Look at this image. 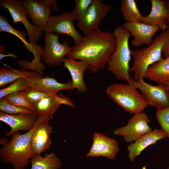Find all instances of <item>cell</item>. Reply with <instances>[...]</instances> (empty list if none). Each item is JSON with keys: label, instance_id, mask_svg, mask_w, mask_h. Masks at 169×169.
Instances as JSON below:
<instances>
[{"label": "cell", "instance_id": "28", "mask_svg": "<svg viewBox=\"0 0 169 169\" xmlns=\"http://www.w3.org/2000/svg\"><path fill=\"white\" fill-rule=\"evenodd\" d=\"M29 87L26 79H19L12 82L8 86L0 89V99L10 94L24 90Z\"/></svg>", "mask_w": 169, "mask_h": 169}, {"label": "cell", "instance_id": "38", "mask_svg": "<svg viewBox=\"0 0 169 169\" xmlns=\"http://www.w3.org/2000/svg\"><path fill=\"white\" fill-rule=\"evenodd\" d=\"M0 51L1 53L4 54L7 52V51L6 50L5 48L3 46L0 45Z\"/></svg>", "mask_w": 169, "mask_h": 169}, {"label": "cell", "instance_id": "33", "mask_svg": "<svg viewBox=\"0 0 169 169\" xmlns=\"http://www.w3.org/2000/svg\"><path fill=\"white\" fill-rule=\"evenodd\" d=\"M39 2L47 7H52L54 11H57L58 10L59 6L56 0H40Z\"/></svg>", "mask_w": 169, "mask_h": 169}, {"label": "cell", "instance_id": "26", "mask_svg": "<svg viewBox=\"0 0 169 169\" xmlns=\"http://www.w3.org/2000/svg\"><path fill=\"white\" fill-rule=\"evenodd\" d=\"M120 10L127 22H142L144 16L140 13L135 0H122Z\"/></svg>", "mask_w": 169, "mask_h": 169}, {"label": "cell", "instance_id": "25", "mask_svg": "<svg viewBox=\"0 0 169 169\" xmlns=\"http://www.w3.org/2000/svg\"><path fill=\"white\" fill-rule=\"evenodd\" d=\"M0 31L8 33L18 37L23 42L26 49L33 55L39 47V45L35 43L28 42L25 38L27 35L26 32L18 30L13 28L8 23L7 18L1 15L0 16Z\"/></svg>", "mask_w": 169, "mask_h": 169}, {"label": "cell", "instance_id": "35", "mask_svg": "<svg viewBox=\"0 0 169 169\" xmlns=\"http://www.w3.org/2000/svg\"><path fill=\"white\" fill-rule=\"evenodd\" d=\"M6 57H11L13 58H17V56L15 55L13 53H9L8 54H3L1 53L0 54V60L1 61L3 58Z\"/></svg>", "mask_w": 169, "mask_h": 169}, {"label": "cell", "instance_id": "7", "mask_svg": "<svg viewBox=\"0 0 169 169\" xmlns=\"http://www.w3.org/2000/svg\"><path fill=\"white\" fill-rule=\"evenodd\" d=\"M74 20L72 13L66 11L58 16L51 15L43 32L45 34L54 33L69 35L73 39L75 45H77L83 40L84 36L77 30L74 25Z\"/></svg>", "mask_w": 169, "mask_h": 169}, {"label": "cell", "instance_id": "12", "mask_svg": "<svg viewBox=\"0 0 169 169\" xmlns=\"http://www.w3.org/2000/svg\"><path fill=\"white\" fill-rule=\"evenodd\" d=\"M122 26L133 37L131 43L135 47H139L143 44L151 45L154 36L160 29L158 26L147 25L142 22L126 21Z\"/></svg>", "mask_w": 169, "mask_h": 169}, {"label": "cell", "instance_id": "29", "mask_svg": "<svg viewBox=\"0 0 169 169\" xmlns=\"http://www.w3.org/2000/svg\"><path fill=\"white\" fill-rule=\"evenodd\" d=\"M156 116L161 130L166 137L169 138V106L162 109L157 110Z\"/></svg>", "mask_w": 169, "mask_h": 169}, {"label": "cell", "instance_id": "27", "mask_svg": "<svg viewBox=\"0 0 169 169\" xmlns=\"http://www.w3.org/2000/svg\"><path fill=\"white\" fill-rule=\"evenodd\" d=\"M0 111L13 115L19 114H33L32 110L16 105L8 101L4 98L0 100Z\"/></svg>", "mask_w": 169, "mask_h": 169}, {"label": "cell", "instance_id": "30", "mask_svg": "<svg viewBox=\"0 0 169 169\" xmlns=\"http://www.w3.org/2000/svg\"><path fill=\"white\" fill-rule=\"evenodd\" d=\"M21 92L25 99L33 105L42 99L53 95L37 90L31 87Z\"/></svg>", "mask_w": 169, "mask_h": 169}, {"label": "cell", "instance_id": "22", "mask_svg": "<svg viewBox=\"0 0 169 169\" xmlns=\"http://www.w3.org/2000/svg\"><path fill=\"white\" fill-rule=\"evenodd\" d=\"M144 78L158 84L169 83V56L150 66L146 70Z\"/></svg>", "mask_w": 169, "mask_h": 169}, {"label": "cell", "instance_id": "23", "mask_svg": "<svg viewBox=\"0 0 169 169\" xmlns=\"http://www.w3.org/2000/svg\"><path fill=\"white\" fill-rule=\"evenodd\" d=\"M31 169H58L62 167L61 160L54 152L46 153L44 156L35 155L30 160Z\"/></svg>", "mask_w": 169, "mask_h": 169}, {"label": "cell", "instance_id": "20", "mask_svg": "<svg viewBox=\"0 0 169 169\" xmlns=\"http://www.w3.org/2000/svg\"><path fill=\"white\" fill-rule=\"evenodd\" d=\"M166 137L161 129H154L144 135L128 146L127 150L130 161L132 162H134L136 157L146 147Z\"/></svg>", "mask_w": 169, "mask_h": 169}, {"label": "cell", "instance_id": "37", "mask_svg": "<svg viewBox=\"0 0 169 169\" xmlns=\"http://www.w3.org/2000/svg\"><path fill=\"white\" fill-rule=\"evenodd\" d=\"M8 142L7 140L4 138L0 139V143L3 146L6 145Z\"/></svg>", "mask_w": 169, "mask_h": 169}, {"label": "cell", "instance_id": "8", "mask_svg": "<svg viewBox=\"0 0 169 169\" xmlns=\"http://www.w3.org/2000/svg\"><path fill=\"white\" fill-rule=\"evenodd\" d=\"M150 122L146 113L142 112L136 113L128 120L126 125L117 128L114 130L113 133L123 136L126 142L131 143L152 130L149 125Z\"/></svg>", "mask_w": 169, "mask_h": 169}, {"label": "cell", "instance_id": "16", "mask_svg": "<svg viewBox=\"0 0 169 169\" xmlns=\"http://www.w3.org/2000/svg\"><path fill=\"white\" fill-rule=\"evenodd\" d=\"M65 105L73 108L75 106L68 97L62 94H53L45 97L33 105V114L45 115L53 118L54 113L61 105Z\"/></svg>", "mask_w": 169, "mask_h": 169}, {"label": "cell", "instance_id": "14", "mask_svg": "<svg viewBox=\"0 0 169 169\" xmlns=\"http://www.w3.org/2000/svg\"><path fill=\"white\" fill-rule=\"evenodd\" d=\"M38 116L34 114H19L10 115L0 112V120L9 126L10 130L5 133L7 136H11L20 131H28L34 126Z\"/></svg>", "mask_w": 169, "mask_h": 169}, {"label": "cell", "instance_id": "19", "mask_svg": "<svg viewBox=\"0 0 169 169\" xmlns=\"http://www.w3.org/2000/svg\"><path fill=\"white\" fill-rule=\"evenodd\" d=\"M63 63L64 67L67 69L71 76L73 89L81 93L86 92L87 87L84 82V75L85 71L89 69L88 64L83 60L77 61L68 57L64 58Z\"/></svg>", "mask_w": 169, "mask_h": 169}, {"label": "cell", "instance_id": "5", "mask_svg": "<svg viewBox=\"0 0 169 169\" xmlns=\"http://www.w3.org/2000/svg\"><path fill=\"white\" fill-rule=\"evenodd\" d=\"M106 93L112 100L130 114L143 112L148 105L142 94L131 84H112L107 88Z\"/></svg>", "mask_w": 169, "mask_h": 169}, {"label": "cell", "instance_id": "1", "mask_svg": "<svg viewBox=\"0 0 169 169\" xmlns=\"http://www.w3.org/2000/svg\"><path fill=\"white\" fill-rule=\"evenodd\" d=\"M115 47L113 34L99 28L85 35L80 43L73 47L67 57L85 61L89 69L96 73L105 68Z\"/></svg>", "mask_w": 169, "mask_h": 169}, {"label": "cell", "instance_id": "24", "mask_svg": "<svg viewBox=\"0 0 169 169\" xmlns=\"http://www.w3.org/2000/svg\"><path fill=\"white\" fill-rule=\"evenodd\" d=\"M5 65L10 69L0 67V88L20 78L27 79L38 73L28 71L23 69H14L8 65Z\"/></svg>", "mask_w": 169, "mask_h": 169}, {"label": "cell", "instance_id": "4", "mask_svg": "<svg viewBox=\"0 0 169 169\" xmlns=\"http://www.w3.org/2000/svg\"><path fill=\"white\" fill-rule=\"evenodd\" d=\"M167 37L166 30L162 31L153 38L152 43L148 47L131 50L134 62L129 73H134V80H143L148 68L163 59L162 57L163 48Z\"/></svg>", "mask_w": 169, "mask_h": 169}, {"label": "cell", "instance_id": "15", "mask_svg": "<svg viewBox=\"0 0 169 169\" xmlns=\"http://www.w3.org/2000/svg\"><path fill=\"white\" fill-rule=\"evenodd\" d=\"M38 73L26 79L29 87L37 90L52 94H56L59 91L73 89L71 81L65 83L58 82L56 79Z\"/></svg>", "mask_w": 169, "mask_h": 169}, {"label": "cell", "instance_id": "9", "mask_svg": "<svg viewBox=\"0 0 169 169\" xmlns=\"http://www.w3.org/2000/svg\"><path fill=\"white\" fill-rule=\"evenodd\" d=\"M131 84L141 91L148 105L153 106L157 110L169 106V93L166 85L158 84L153 85L143 79L136 81L133 79L131 80Z\"/></svg>", "mask_w": 169, "mask_h": 169}, {"label": "cell", "instance_id": "10", "mask_svg": "<svg viewBox=\"0 0 169 169\" xmlns=\"http://www.w3.org/2000/svg\"><path fill=\"white\" fill-rule=\"evenodd\" d=\"M0 6L8 10L15 24L21 22L23 24L28 35L29 43H35L39 41L43 31L29 21L26 16L27 12L20 1L1 0Z\"/></svg>", "mask_w": 169, "mask_h": 169}, {"label": "cell", "instance_id": "11", "mask_svg": "<svg viewBox=\"0 0 169 169\" xmlns=\"http://www.w3.org/2000/svg\"><path fill=\"white\" fill-rule=\"evenodd\" d=\"M111 8L102 0H93L84 15L78 21V27L84 35L99 28L102 20Z\"/></svg>", "mask_w": 169, "mask_h": 169}, {"label": "cell", "instance_id": "17", "mask_svg": "<svg viewBox=\"0 0 169 169\" xmlns=\"http://www.w3.org/2000/svg\"><path fill=\"white\" fill-rule=\"evenodd\" d=\"M20 1L33 23L43 32L51 16L50 8L36 0Z\"/></svg>", "mask_w": 169, "mask_h": 169}, {"label": "cell", "instance_id": "31", "mask_svg": "<svg viewBox=\"0 0 169 169\" xmlns=\"http://www.w3.org/2000/svg\"><path fill=\"white\" fill-rule=\"evenodd\" d=\"M4 98L10 103L25 108L33 111V105L25 99L21 91L10 94Z\"/></svg>", "mask_w": 169, "mask_h": 169}, {"label": "cell", "instance_id": "21", "mask_svg": "<svg viewBox=\"0 0 169 169\" xmlns=\"http://www.w3.org/2000/svg\"><path fill=\"white\" fill-rule=\"evenodd\" d=\"M151 10L148 15L143 16L142 22L150 25L158 27L162 31L166 29V19L168 16L166 1L151 0Z\"/></svg>", "mask_w": 169, "mask_h": 169}, {"label": "cell", "instance_id": "2", "mask_svg": "<svg viewBox=\"0 0 169 169\" xmlns=\"http://www.w3.org/2000/svg\"><path fill=\"white\" fill-rule=\"evenodd\" d=\"M52 119L45 115H38L33 128L23 134L19 132L12 136L10 141L0 150V159L4 163H9L14 169H25L30 164L31 159L35 155L31 147V140L35 128L40 123Z\"/></svg>", "mask_w": 169, "mask_h": 169}, {"label": "cell", "instance_id": "6", "mask_svg": "<svg viewBox=\"0 0 169 169\" xmlns=\"http://www.w3.org/2000/svg\"><path fill=\"white\" fill-rule=\"evenodd\" d=\"M59 36L53 33H46L44 36L45 48L43 55L44 62L50 67L59 66L63 63V59L72 50L67 40L62 44L58 40Z\"/></svg>", "mask_w": 169, "mask_h": 169}, {"label": "cell", "instance_id": "39", "mask_svg": "<svg viewBox=\"0 0 169 169\" xmlns=\"http://www.w3.org/2000/svg\"><path fill=\"white\" fill-rule=\"evenodd\" d=\"M166 86L167 89V90L169 93V83L166 84Z\"/></svg>", "mask_w": 169, "mask_h": 169}, {"label": "cell", "instance_id": "3", "mask_svg": "<svg viewBox=\"0 0 169 169\" xmlns=\"http://www.w3.org/2000/svg\"><path fill=\"white\" fill-rule=\"evenodd\" d=\"M113 34L115 39L116 47L107 63L108 70L118 79L131 84L132 79L129 70L131 55L129 41L132 36L121 26L116 28Z\"/></svg>", "mask_w": 169, "mask_h": 169}, {"label": "cell", "instance_id": "18", "mask_svg": "<svg viewBox=\"0 0 169 169\" xmlns=\"http://www.w3.org/2000/svg\"><path fill=\"white\" fill-rule=\"evenodd\" d=\"M49 121H45L38 125L32 134L31 147L35 155H41L49 149L52 145L50 136L53 128L49 125Z\"/></svg>", "mask_w": 169, "mask_h": 169}, {"label": "cell", "instance_id": "32", "mask_svg": "<svg viewBox=\"0 0 169 169\" xmlns=\"http://www.w3.org/2000/svg\"><path fill=\"white\" fill-rule=\"evenodd\" d=\"M93 0H76L75 7L71 12L75 20H80L84 15Z\"/></svg>", "mask_w": 169, "mask_h": 169}, {"label": "cell", "instance_id": "34", "mask_svg": "<svg viewBox=\"0 0 169 169\" xmlns=\"http://www.w3.org/2000/svg\"><path fill=\"white\" fill-rule=\"evenodd\" d=\"M166 30L167 33V37L162 50V53L165 58L169 56V25H167Z\"/></svg>", "mask_w": 169, "mask_h": 169}, {"label": "cell", "instance_id": "36", "mask_svg": "<svg viewBox=\"0 0 169 169\" xmlns=\"http://www.w3.org/2000/svg\"><path fill=\"white\" fill-rule=\"evenodd\" d=\"M166 5L168 13V16L166 19L167 25H169V0L166 1Z\"/></svg>", "mask_w": 169, "mask_h": 169}, {"label": "cell", "instance_id": "40", "mask_svg": "<svg viewBox=\"0 0 169 169\" xmlns=\"http://www.w3.org/2000/svg\"><path fill=\"white\" fill-rule=\"evenodd\" d=\"M167 169H169V167L167 168Z\"/></svg>", "mask_w": 169, "mask_h": 169}, {"label": "cell", "instance_id": "13", "mask_svg": "<svg viewBox=\"0 0 169 169\" xmlns=\"http://www.w3.org/2000/svg\"><path fill=\"white\" fill-rule=\"evenodd\" d=\"M93 143L87 156H102L114 159L119 151L117 141L102 133L95 132Z\"/></svg>", "mask_w": 169, "mask_h": 169}]
</instances>
